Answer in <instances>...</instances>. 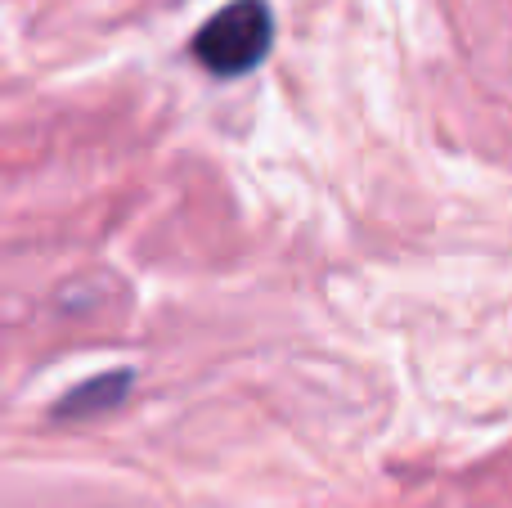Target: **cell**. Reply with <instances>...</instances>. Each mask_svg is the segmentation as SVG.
I'll list each match as a JSON object with an SVG mask.
<instances>
[{"label": "cell", "instance_id": "1", "mask_svg": "<svg viewBox=\"0 0 512 508\" xmlns=\"http://www.w3.org/2000/svg\"><path fill=\"white\" fill-rule=\"evenodd\" d=\"M274 45V14L265 0H230L194 36V59L212 77H248Z\"/></svg>", "mask_w": 512, "mask_h": 508}, {"label": "cell", "instance_id": "2", "mask_svg": "<svg viewBox=\"0 0 512 508\" xmlns=\"http://www.w3.org/2000/svg\"><path fill=\"white\" fill-rule=\"evenodd\" d=\"M131 383L135 378L126 374V369H117V374H95L90 383L72 387V392L54 405V414H59V419H95V414H104V410H117V405L126 401V392H131Z\"/></svg>", "mask_w": 512, "mask_h": 508}]
</instances>
